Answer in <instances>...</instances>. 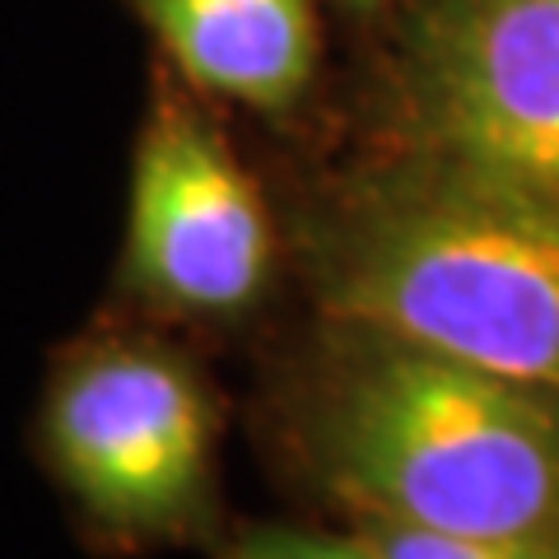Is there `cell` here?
Instances as JSON below:
<instances>
[{"instance_id": "1", "label": "cell", "mask_w": 559, "mask_h": 559, "mask_svg": "<svg viewBox=\"0 0 559 559\" xmlns=\"http://www.w3.org/2000/svg\"><path fill=\"white\" fill-rule=\"evenodd\" d=\"M304 271L322 318L559 388V197L411 145L318 201Z\"/></svg>"}, {"instance_id": "2", "label": "cell", "mask_w": 559, "mask_h": 559, "mask_svg": "<svg viewBox=\"0 0 559 559\" xmlns=\"http://www.w3.org/2000/svg\"><path fill=\"white\" fill-rule=\"evenodd\" d=\"M294 439L355 513L559 546V388L326 318Z\"/></svg>"}, {"instance_id": "3", "label": "cell", "mask_w": 559, "mask_h": 559, "mask_svg": "<svg viewBox=\"0 0 559 559\" xmlns=\"http://www.w3.org/2000/svg\"><path fill=\"white\" fill-rule=\"evenodd\" d=\"M43 439L61 485L127 536H187L215 503L219 415L197 364L117 331L70 355L47 392Z\"/></svg>"}, {"instance_id": "4", "label": "cell", "mask_w": 559, "mask_h": 559, "mask_svg": "<svg viewBox=\"0 0 559 559\" xmlns=\"http://www.w3.org/2000/svg\"><path fill=\"white\" fill-rule=\"evenodd\" d=\"M388 90L392 145L559 197V0H411Z\"/></svg>"}, {"instance_id": "5", "label": "cell", "mask_w": 559, "mask_h": 559, "mask_svg": "<svg viewBox=\"0 0 559 559\" xmlns=\"http://www.w3.org/2000/svg\"><path fill=\"white\" fill-rule=\"evenodd\" d=\"M275 275L266 197L187 90H159L131 164L127 280L164 312L242 318Z\"/></svg>"}, {"instance_id": "6", "label": "cell", "mask_w": 559, "mask_h": 559, "mask_svg": "<svg viewBox=\"0 0 559 559\" xmlns=\"http://www.w3.org/2000/svg\"><path fill=\"white\" fill-rule=\"evenodd\" d=\"M191 94L294 112L322 61L318 0H127Z\"/></svg>"}, {"instance_id": "7", "label": "cell", "mask_w": 559, "mask_h": 559, "mask_svg": "<svg viewBox=\"0 0 559 559\" xmlns=\"http://www.w3.org/2000/svg\"><path fill=\"white\" fill-rule=\"evenodd\" d=\"M355 532L378 550V559H559V546H527V540H489L411 527L396 518L355 513Z\"/></svg>"}, {"instance_id": "8", "label": "cell", "mask_w": 559, "mask_h": 559, "mask_svg": "<svg viewBox=\"0 0 559 559\" xmlns=\"http://www.w3.org/2000/svg\"><path fill=\"white\" fill-rule=\"evenodd\" d=\"M229 559H378V550L359 532L331 536L308 527H248L229 546Z\"/></svg>"}, {"instance_id": "9", "label": "cell", "mask_w": 559, "mask_h": 559, "mask_svg": "<svg viewBox=\"0 0 559 559\" xmlns=\"http://www.w3.org/2000/svg\"><path fill=\"white\" fill-rule=\"evenodd\" d=\"M341 5H355V10H369V5H382V0H341Z\"/></svg>"}]
</instances>
